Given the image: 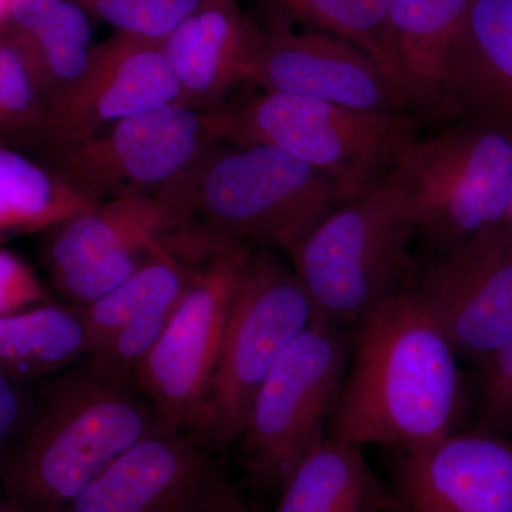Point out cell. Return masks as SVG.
<instances>
[{
    "instance_id": "cell-1",
    "label": "cell",
    "mask_w": 512,
    "mask_h": 512,
    "mask_svg": "<svg viewBox=\"0 0 512 512\" xmlns=\"http://www.w3.org/2000/svg\"><path fill=\"white\" fill-rule=\"evenodd\" d=\"M353 326L329 437L404 451L454 433L463 407L458 356L413 282Z\"/></svg>"
},
{
    "instance_id": "cell-2",
    "label": "cell",
    "mask_w": 512,
    "mask_h": 512,
    "mask_svg": "<svg viewBox=\"0 0 512 512\" xmlns=\"http://www.w3.org/2000/svg\"><path fill=\"white\" fill-rule=\"evenodd\" d=\"M158 427L134 376L87 356L36 394L0 470L3 495L28 512L56 510Z\"/></svg>"
},
{
    "instance_id": "cell-3",
    "label": "cell",
    "mask_w": 512,
    "mask_h": 512,
    "mask_svg": "<svg viewBox=\"0 0 512 512\" xmlns=\"http://www.w3.org/2000/svg\"><path fill=\"white\" fill-rule=\"evenodd\" d=\"M191 218L232 241L289 255L333 208L338 185L279 148L221 141L174 183Z\"/></svg>"
},
{
    "instance_id": "cell-4",
    "label": "cell",
    "mask_w": 512,
    "mask_h": 512,
    "mask_svg": "<svg viewBox=\"0 0 512 512\" xmlns=\"http://www.w3.org/2000/svg\"><path fill=\"white\" fill-rule=\"evenodd\" d=\"M416 234L409 198L384 180L333 208L289 256L318 315L353 326L412 284Z\"/></svg>"
},
{
    "instance_id": "cell-5",
    "label": "cell",
    "mask_w": 512,
    "mask_h": 512,
    "mask_svg": "<svg viewBox=\"0 0 512 512\" xmlns=\"http://www.w3.org/2000/svg\"><path fill=\"white\" fill-rule=\"evenodd\" d=\"M205 113L221 143L279 148L332 180L348 200L386 180L417 137L407 114L365 113L285 93L262 92Z\"/></svg>"
},
{
    "instance_id": "cell-6",
    "label": "cell",
    "mask_w": 512,
    "mask_h": 512,
    "mask_svg": "<svg viewBox=\"0 0 512 512\" xmlns=\"http://www.w3.org/2000/svg\"><path fill=\"white\" fill-rule=\"evenodd\" d=\"M386 181L409 198L417 232L439 252L503 224L512 188V131L464 124L410 141Z\"/></svg>"
},
{
    "instance_id": "cell-7",
    "label": "cell",
    "mask_w": 512,
    "mask_h": 512,
    "mask_svg": "<svg viewBox=\"0 0 512 512\" xmlns=\"http://www.w3.org/2000/svg\"><path fill=\"white\" fill-rule=\"evenodd\" d=\"M346 326L316 316L279 357L249 409L242 463L252 483L279 490L325 437L348 370Z\"/></svg>"
},
{
    "instance_id": "cell-8",
    "label": "cell",
    "mask_w": 512,
    "mask_h": 512,
    "mask_svg": "<svg viewBox=\"0 0 512 512\" xmlns=\"http://www.w3.org/2000/svg\"><path fill=\"white\" fill-rule=\"evenodd\" d=\"M318 312L293 268L252 251L232 293L212 379L204 437L225 447L241 437L259 386Z\"/></svg>"
},
{
    "instance_id": "cell-9",
    "label": "cell",
    "mask_w": 512,
    "mask_h": 512,
    "mask_svg": "<svg viewBox=\"0 0 512 512\" xmlns=\"http://www.w3.org/2000/svg\"><path fill=\"white\" fill-rule=\"evenodd\" d=\"M252 251L232 241L197 262L170 322L134 370L161 427L204 433L232 293Z\"/></svg>"
},
{
    "instance_id": "cell-10",
    "label": "cell",
    "mask_w": 512,
    "mask_h": 512,
    "mask_svg": "<svg viewBox=\"0 0 512 512\" xmlns=\"http://www.w3.org/2000/svg\"><path fill=\"white\" fill-rule=\"evenodd\" d=\"M215 143L205 110L174 103L128 117L106 133L56 148L55 171L99 204L131 192L177 183Z\"/></svg>"
},
{
    "instance_id": "cell-11",
    "label": "cell",
    "mask_w": 512,
    "mask_h": 512,
    "mask_svg": "<svg viewBox=\"0 0 512 512\" xmlns=\"http://www.w3.org/2000/svg\"><path fill=\"white\" fill-rule=\"evenodd\" d=\"M190 211L174 187L131 192L94 204L53 228L46 265L57 291L73 305L106 295L143 264Z\"/></svg>"
},
{
    "instance_id": "cell-12",
    "label": "cell",
    "mask_w": 512,
    "mask_h": 512,
    "mask_svg": "<svg viewBox=\"0 0 512 512\" xmlns=\"http://www.w3.org/2000/svg\"><path fill=\"white\" fill-rule=\"evenodd\" d=\"M413 286L458 357L478 365L512 339V237L503 224L439 252Z\"/></svg>"
},
{
    "instance_id": "cell-13",
    "label": "cell",
    "mask_w": 512,
    "mask_h": 512,
    "mask_svg": "<svg viewBox=\"0 0 512 512\" xmlns=\"http://www.w3.org/2000/svg\"><path fill=\"white\" fill-rule=\"evenodd\" d=\"M174 103L181 92L163 42L119 32L92 47L82 76L52 104L37 138L56 150Z\"/></svg>"
},
{
    "instance_id": "cell-14",
    "label": "cell",
    "mask_w": 512,
    "mask_h": 512,
    "mask_svg": "<svg viewBox=\"0 0 512 512\" xmlns=\"http://www.w3.org/2000/svg\"><path fill=\"white\" fill-rule=\"evenodd\" d=\"M251 83L264 92L309 97L365 113L406 110L396 84L365 50L320 30L292 29L281 19L259 32Z\"/></svg>"
},
{
    "instance_id": "cell-15",
    "label": "cell",
    "mask_w": 512,
    "mask_h": 512,
    "mask_svg": "<svg viewBox=\"0 0 512 512\" xmlns=\"http://www.w3.org/2000/svg\"><path fill=\"white\" fill-rule=\"evenodd\" d=\"M393 512H512V439L451 433L396 451Z\"/></svg>"
},
{
    "instance_id": "cell-16",
    "label": "cell",
    "mask_w": 512,
    "mask_h": 512,
    "mask_svg": "<svg viewBox=\"0 0 512 512\" xmlns=\"http://www.w3.org/2000/svg\"><path fill=\"white\" fill-rule=\"evenodd\" d=\"M217 476L194 431L160 426L49 512H188Z\"/></svg>"
},
{
    "instance_id": "cell-17",
    "label": "cell",
    "mask_w": 512,
    "mask_h": 512,
    "mask_svg": "<svg viewBox=\"0 0 512 512\" xmlns=\"http://www.w3.org/2000/svg\"><path fill=\"white\" fill-rule=\"evenodd\" d=\"M198 261L164 237L126 281L96 301L76 305L87 356L134 375L170 322Z\"/></svg>"
},
{
    "instance_id": "cell-18",
    "label": "cell",
    "mask_w": 512,
    "mask_h": 512,
    "mask_svg": "<svg viewBox=\"0 0 512 512\" xmlns=\"http://www.w3.org/2000/svg\"><path fill=\"white\" fill-rule=\"evenodd\" d=\"M259 32L237 0H205L163 42L181 104L215 109L239 84L251 83Z\"/></svg>"
},
{
    "instance_id": "cell-19",
    "label": "cell",
    "mask_w": 512,
    "mask_h": 512,
    "mask_svg": "<svg viewBox=\"0 0 512 512\" xmlns=\"http://www.w3.org/2000/svg\"><path fill=\"white\" fill-rule=\"evenodd\" d=\"M440 113L512 131V0H473L448 57Z\"/></svg>"
},
{
    "instance_id": "cell-20",
    "label": "cell",
    "mask_w": 512,
    "mask_h": 512,
    "mask_svg": "<svg viewBox=\"0 0 512 512\" xmlns=\"http://www.w3.org/2000/svg\"><path fill=\"white\" fill-rule=\"evenodd\" d=\"M471 3L390 0V53L406 109L439 111L448 57Z\"/></svg>"
},
{
    "instance_id": "cell-21",
    "label": "cell",
    "mask_w": 512,
    "mask_h": 512,
    "mask_svg": "<svg viewBox=\"0 0 512 512\" xmlns=\"http://www.w3.org/2000/svg\"><path fill=\"white\" fill-rule=\"evenodd\" d=\"M392 494L379 483L362 448L326 437L279 488L275 512H389Z\"/></svg>"
},
{
    "instance_id": "cell-22",
    "label": "cell",
    "mask_w": 512,
    "mask_h": 512,
    "mask_svg": "<svg viewBox=\"0 0 512 512\" xmlns=\"http://www.w3.org/2000/svg\"><path fill=\"white\" fill-rule=\"evenodd\" d=\"M89 353L76 305L56 303L0 315V373L32 383L59 373Z\"/></svg>"
},
{
    "instance_id": "cell-23",
    "label": "cell",
    "mask_w": 512,
    "mask_h": 512,
    "mask_svg": "<svg viewBox=\"0 0 512 512\" xmlns=\"http://www.w3.org/2000/svg\"><path fill=\"white\" fill-rule=\"evenodd\" d=\"M93 205L57 171L0 141V242L56 228Z\"/></svg>"
},
{
    "instance_id": "cell-24",
    "label": "cell",
    "mask_w": 512,
    "mask_h": 512,
    "mask_svg": "<svg viewBox=\"0 0 512 512\" xmlns=\"http://www.w3.org/2000/svg\"><path fill=\"white\" fill-rule=\"evenodd\" d=\"M264 3L274 10L278 19L301 22L309 29L338 36L365 50L396 84L389 43L390 0H264Z\"/></svg>"
},
{
    "instance_id": "cell-25",
    "label": "cell",
    "mask_w": 512,
    "mask_h": 512,
    "mask_svg": "<svg viewBox=\"0 0 512 512\" xmlns=\"http://www.w3.org/2000/svg\"><path fill=\"white\" fill-rule=\"evenodd\" d=\"M49 113L29 37L0 29V134L39 136Z\"/></svg>"
},
{
    "instance_id": "cell-26",
    "label": "cell",
    "mask_w": 512,
    "mask_h": 512,
    "mask_svg": "<svg viewBox=\"0 0 512 512\" xmlns=\"http://www.w3.org/2000/svg\"><path fill=\"white\" fill-rule=\"evenodd\" d=\"M87 12L126 35L164 42L205 0H79Z\"/></svg>"
},
{
    "instance_id": "cell-27",
    "label": "cell",
    "mask_w": 512,
    "mask_h": 512,
    "mask_svg": "<svg viewBox=\"0 0 512 512\" xmlns=\"http://www.w3.org/2000/svg\"><path fill=\"white\" fill-rule=\"evenodd\" d=\"M476 431L512 436V339L478 363Z\"/></svg>"
},
{
    "instance_id": "cell-28",
    "label": "cell",
    "mask_w": 512,
    "mask_h": 512,
    "mask_svg": "<svg viewBox=\"0 0 512 512\" xmlns=\"http://www.w3.org/2000/svg\"><path fill=\"white\" fill-rule=\"evenodd\" d=\"M52 303L42 282L18 255L0 248V315L29 311Z\"/></svg>"
},
{
    "instance_id": "cell-29",
    "label": "cell",
    "mask_w": 512,
    "mask_h": 512,
    "mask_svg": "<svg viewBox=\"0 0 512 512\" xmlns=\"http://www.w3.org/2000/svg\"><path fill=\"white\" fill-rule=\"evenodd\" d=\"M35 400L32 383L0 373V470L25 429Z\"/></svg>"
},
{
    "instance_id": "cell-30",
    "label": "cell",
    "mask_w": 512,
    "mask_h": 512,
    "mask_svg": "<svg viewBox=\"0 0 512 512\" xmlns=\"http://www.w3.org/2000/svg\"><path fill=\"white\" fill-rule=\"evenodd\" d=\"M64 0H10L8 26L36 36L52 22Z\"/></svg>"
},
{
    "instance_id": "cell-31",
    "label": "cell",
    "mask_w": 512,
    "mask_h": 512,
    "mask_svg": "<svg viewBox=\"0 0 512 512\" xmlns=\"http://www.w3.org/2000/svg\"><path fill=\"white\" fill-rule=\"evenodd\" d=\"M201 507L202 512H259L220 476L205 491Z\"/></svg>"
},
{
    "instance_id": "cell-32",
    "label": "cell",
    "mask_w": 512,
    "mask_h": 512,
    "mask_svg": "<svg viewBox=\"0 0 512 512\" xmlns=\"http://www.w3.org/2000/svg\"><path fill=\"white\" fill-rule=\"evenodd\" d=\"M0 512H28L23 510L22 507H19L18 504L13 503V501H10L6 495H2L0 497Z\"/></svg>"
},
{
    "instance_id": "cell-33",
    "label": "cell",
    "mask_w": 512,
    "mask_h": 512,
    "mask_svg": "<svg viewBox=\"0 0 512 512\" xmlns=\"http://www.w3.org/2000/svg\"><path fill=\"white\" fill-rule=\"evenodd\" d=\"M10 0H0V29L8 25Z\"/></svg>"
},
{
    "instance_id": "cell-34",
    "label": "cell",
    "mask_w": 512,
    "mask_h": 512,
    "mask_svg": "<svg viewBox=\"0 0 512 512\" xmlns=\"http://www.w3.org/2000/svg\"><path fill=\"white\" fill-rule=\"evenodd\" d=\"M503 227L507 229L508 234H510L512 237V188L510 200H508L507 211H505Z\"/></svg>"
},
{
    "instance_id": "cell-35",
    "label": "cell",
    "mask_w": 512,
    "mask_h": 512,
    "mask_svg": "<svg viewBox=\"0 0 512 512\" xmlns=\"http://www.w3.org/2000/svg\"><path fill=\"white\" fill-rule=\"evenodd\" d=\"M202 497H204V495H202ZM202 497L200 498V500L197 501V504H195L194 507H192L191 510L188 512H202V507H201Z\"/></svg>"
}]
</instances>
